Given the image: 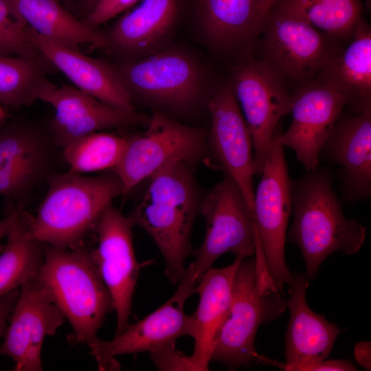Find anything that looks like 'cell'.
<instances>
[{
    "label": "cell",
    "instance_id": "obj_1",
    "mask_svg": "<svg viewBox=\"0 0 371 371\" xmlns=\"http://www.w3.org/2000/svg\"><path fill=\"white\" fill-rule=\"evenodd\" d=\"M191 169L184 162L161 168L147 179L142 198L128 215L134 226L153 240L173 285L182 278L185 261L192 253L191 233L201 201Z\"/></svg>",
    "mask_w": 371,
    "mask_h": 371
},
{
    "label": "cell",
    "instance_id": "obj_2",
    "mask_svg": "<svg viewBox=\"0 0 371 371\" xmlns=\"http://www.w3.org/2000/svg\"><path fill=\"white\" fill-rule=\"evenodd\" d=\"M291 187L293 221L286 240L300 249L310 281L330 254H357L365 243L366 228L345 216L328 170H309L291 181Z\"/></svg>",
    "mask_w": 371,
    "mask_h": 371
},
{
    "label": "cell",
    "instance_id": "obj_3",
    "mask_svg": "<svg viewBox=\"0 0 371 371\" xmlns=\"http://www.w3.org/2000/svg\"><path fill=\"white\" fill-rule=\"evenodd\" d=\"M48 190L34 217L29 236L58 249L87 243L100 216L113 200L124 194L122 184L110 170L98 176L67 171L52 173Z\"/></svg>",
    "mask_w": 371,
    "mask_h": 371
},
{
    "label": "cell",
    "instance_id": "obj_4",
    "mask_svg": "<svg viewBox=\"0 0 371 371\" xmlns=\"http://www.w3.org/2000/svg\"><path fill=\"white\" fill-rule=\"evenodd\" d=\"M252 257V256H251ZM243 259L234 278L228 313L214 341L211 361L229 370L260 363L255 348L259 327L278 318L287 308L284 295L270 276L260 238L254 256Z\"/></svg>",
    "mask_w": 371,
    "mask_h": 371
},
{
    "label": "cell",
    "instance_id": "obj_5",
    "mask_svg": "<svg viewBox=\"0 0 371 371\" xmlns=\"http://www.w3.org/2000/svg\"><path fill=\"white\" fill-rule=\"evenodd\" d=\"M42 244L45 260L38 276L69 320L74 341L90 347L106 315L114 311L92 247L87 243L65 249Z\"/></svg>",
    "mask_w": 371,
    "mask_h": 371
},
{
    "label": "cell",
    "instance_id": "obj_6",
    "mask_svg": "<svg viewBox=\"0 0 371 371\" xmlns=\"http://www.w3.org/2000/svg\"><path fill=\"white\" fill-rule=\"evenodd\" d=\"M132 100L170 112L195 106L205 93L206 74L190 54L165 47L142 57L113 65Z\"/></svg>",
    "mask_w": 371,
    "mask_h": 371
},
{
    "label": "cell",
    "instance_id": "obj_7",
    "mask_svg": "<svg viewBox=\"0 0 371 371\" xmlns=\"http://www.w3.org/2000/svg\"><path fill=\"white\" fill-rule=\"evenodd\" d=\"M339 42L302 19L271 8L254 51L259 50L258 59L286 85L302 86L313 81L344 49Z\"/></svg>",
    "mask_w": 371,
    "mask_h": 371
},
{
    "label": "cell",
    "instance_id": "obj_8",
    "mask_svg": "<svg viewBox=\"0 0 371 371\" xmlns=\"http://www.w3.org/2000/svg\"><path fill=\"white\" fill-rule=\"evenodd\" d=\"M199 213L205 221V234L188 265L196 284L221 255L233 253L245 259L254 256L256 249L252 211L239 186L227 173L205 194Z\"/></svg>",
    "mask_w": 371,
    "mask_h": 371
},
{
    "label": "cell",
    "instance_id": "obj_9",
    "mask_svg": "<svg viewBox=\"0 0 371 371\" xmlns=\"http://www.w3.org/2000/svg\"><path fill=\"white\" fill-rule=\"evenodd\" d=\"M207 131L182 124L160 112H153L144 132L128 137L123 155L112 169L124 194L161 168L175 162L191 166L207 153Z\"/></svg>",
    "mask_w": 371,
    "mask_h": 371
},
{
    "label": "cell",
    "instance_id": "obj_10",
    "mask_svg": "<svg viewBox=\"0 0 371 371\" xmlns=\"http://www.w3.org/2000/svg\"><path fill=\"white\" fill-rule=\"evenodd\" d=\"M260 176L254 190V225L267 271L284 295V286L292 287L294 276L284 256L286 227L292 213V187L282 145L270 143Z\"/></svg>",
    "mask_w": 371,
    "mask_h": 371
},
{
    "label": "cell",
    "instance_id": "obj_11",
    "mask_svg": "<svg viewBox=\"0 0 371 371\" xmlns=\"http://www.w3.org/2000/svg\"><path fill=\"white\" fill-rule=\"evenodd\" d=\"M228 82L251 134L254 174L260 176L278 124L290 113L291 94L286 85L253 55L231 68Z\"/></svg>",
    "mask_w": 371,
    "mask_h": 371
},
{
    "label": "cell",
    "instance_id": "obj_12",
    "mask_svg": "<svg viewBox=\"0 0 371 371\" xmlns=\"http://www.w3.org/2000/svg\"><path fill=\"white\" fill-rule=\"evenodd\" d=\"M196 283L187 267L172 296L155 311L128 326L109 341L98 339L90 347L91 355L102 370L112 365L118 355L155 352L175 346L183 336L193 337V316L186 315L184 306L195 293Z\"/></svg>",
    "mask_w": 371,
    "mask_h": 371
},
{
    "label": "cell",
    "instance_id": "obj_13",
    "mask_svg": "<svg viewBox=\"0 0 371 371\" xmlns=\"http://www.w3.org/2000/svg\"><path fill=\"white\" fill-rule=\"evenodd\" d=\"M66 317L38 276L20 287L0 346V355L10 357L15 371L43 370L44 339L54 335Z\"/></svg>",
    "mask_w": 371,
    "mask_h": 371
},
{
    "label": "cell",
    "instance_id": "obj_14",
    "mask_svg": "<svg viewBox=\"0 0 371 371\" xmlns=\"http://www.w3.org/2000/svg\"><path fill=\"white\" fill-rule=\"evenodd\" d=\"M291 96V123L283 133L276 131L271 143L291 148L306 170H313L348 102L337 90L316 80L299 87Z\"/></svg>",
    "mask_w": 371,
    "mask_h": 371
},
{
    "label": "cell",
    "instance_id": "obj_15",
    "mask_svg": "<svg viewBox=\"0 0 371 371\" xmlns=\"http://www.w3.org/2000/svg\"><path fill=\"white\" fill-rule=\"evenodd\" d=\"M133 226L129 217L111 203L102 212L94 231L97 246L92 248L93 256L112 297L117 316L115 335L128 324L141 266L133 248Z\"/></svg>",
    "mask_w": 371,
    "mask_h": 371
},
{
    "label": "cell",
    "instance_id": "obj_16",
    "mask_svg": "<svg viewBox=\"0 0 371 371\" xmlns=\"http://www.w3.org/2000/svg\"><path fill=\"white\" fill-rule=\"evenodd\" d=\"M210 128L207 132V153L224 173L239 186L253 213L254 149L251 134L228 81L210 97Z\"/></svg>",
    "mask_w": 371,
    "mask_h": 371
},
{
    "label": "cell",
    "instance_id": "obj_17",
    "mask_svg": "<svg viewBox=\"0 0 371 371\" xmlns=\"http://www.w3.org/2000/svg\"><path fill=\"white\" fill-rule=\"evenodd\" d=\"M54 144L35 126L12 121L0 130V196L23 211L25 201L52 173Z\"/></svg>",
    "mask_w": 371,
    "mask_h": 371
},
{
    "label": "cell",
    "instance_id": "obj_18",
    "mask_svg": "<svg viewBox=\"0 0 371 371\" xmlns=\"http://www.w3.org/2000/svg\"><path fill=\"white\" fill-rule=\"evenodd\" d=\"M39 100L55 111L52 137L58 147L82 136L112 128L147 124L149 117L134 111L119 109L100 101L75 87H58L51 82Z\"/></svg>",
    "mask_w": 371,
    "mask_h": 371
},
{
    "label": "cell",
    "instance_id": "obj_19",
    "mask_svg": "<svg viewBox=\"0 0 371 371\" xmlns=\"http://www.w3.org/2000/svg\"><path fill=\"white\" fill-rule=\"evenodd\" d=\"M207 46L223 55H253L268 13L262 0H192Z\"/></svg>",
    "mask_w": 371,
    "mask_h": 371
},
{
    "label": "cell",
    "instance_id": "obj_20",
    "mask_svg": "<svg viewBox=\"0 0 371 371\" xmlns=\"http://www.w3.org/2000/svg\"><path fill=\"white\" fill-rule=\"evenodd\" d=\"M340 166L343 199L349 203L371 195V109L342 115L336 122L320 156Z\"/></svg>",
    "mask_w": 371,
    "mask_h": 371
},
{
    "label": "cell",
    "instance_id": "obj_21",
    "mask_svg": "<svg viewBox=\"0 0 371 371\" xmlns=\"http://www.w3.org/2000/svg\"><path fill=\"white\" fill-rule=\"evenodd\" d=\"M293 276V284L288 289L289 297L285 299L290 311L285 336L286 362L275 361L274 366L286 371H304L328 357L343 329L309 307L306 299L308 280L299 272Z\"/></svg>",
    "mask_w": 371,
    "mask_h": 371
},
{
    "label": "cell",
    "instance_id": "obj_22",
    "mask_svg": "<svg viewBox=\"0 0 371 371\" xmlns=\"http://www.w3.org/2000/svg\"><path fill=\"white\" fill-rule=\"evenodd\" d=\"M182 0H142L111 26L107 48L126 59L151 54L166 47L179 21Z\"/></svg>",
    "mask_w": 371,
    "mask_h": 371
},
{
    "label": "cell",
    "instance_id": "obj_23",
    "mask_svg": "<svg viewBox=\"0 0 371 371\" xmlns=\"http://www.w3.org/2000/svg\"><path fill=\"white\" fill-rule=\"evenodd\" d=\"M27 34L47 62L60 71L75 87L111 106L135 110L133 100L113 65L47 39L29 27Z\"/></svg>",
    "mask_w": 371,
    "mask_h": 371
},
{
    "label": "cell",
    "instance_id": "obj_24",
    "mask_svg": "<svg viewBox=\"0 0 371 371\" xmlns=\"http://www.w3.org/2000/svg\"><path fill=\"white\" fill-rule=\"evenodd\" d=\"M243 258L236 256L230 265L212 267L199 279L195 293L199 302L194 319V350L190 356L196 371H207L213 344L229 308L234 278Z\"/></svg>",
    "mask_w": 371,
    "mask_h": 371
},
{
    "label": "cell",
    "instance_id": "obj_25",
    "mask_svg": "<svg viewBox=\"0 0 371 371\" xmlns=\"http://www.w3.org/2000/svg\"><path fill=\"white\" fill-rule=\"evenodd\" d=\"M350 45L328 63L314 80L342 93L352 113L371 109V29L361 18Z\"/></svg>",
    "mask_w": 371,
    "mask_h": 371
},
{
    "label": "cell",
    "instance_id": "obj_26",
    "mask_svg": "<svg viewBox=\"0 0 371 371\" xmlns=\"http://www.w3.org/2000/svg\"><path fill=\"white\" fill-rule=\"evenodd\" d=\"M23 21L40 36L78 49L82 45L107 48L106 36L80 21L57 0H9Z\"/></svg>",
    "mask_w": 371,
    "mask_h": 371
},
{
    "label": "cell",
    "instance_id": "obj_27",
    "mask_svg": "<svg viewBox=\"0 0 371 371\" xmlns=\"http://www.w3.org/2000/svg\"><path fill=\"white\" fill-rule=\"evenodd\" d=\"M30 214L19 211L0 253V297L38 276L44 264L42 243L29 236Z\"/></svg>",
    "mask_w": 371,
    "mask_h": 371
},
{
    "label": "cell",
    "instance_id": "obj_28",
    "mask_svg": "<svg viewBox=\"0 0 371 371\" xmlns=\"http://www.w3.org/2000/svg\"><path fill=\"white\" fill-rule=\"evenodd\" d=\"M271 8L302 19L339 41L352 38L363 12L359 0H278Z\"/></svg>",
    "mask_w": 371,
    "mask_h": 371
},
{
    "label": "cell",
    "instance_id": "obj_29",
    "mask_svg": "<svg viewBox=\"0 0 371 371\" xmlns=\"http://www.w3.org/2000/svg\"><path fill=\"white\" fill-rule=\"evenodd\" d=\"M46 64L19 56H0V104L17 109L39 100L50 82Z\"/></svg>",
    "mask_w": 371,
    "mask_h": 371
},
{
    "label": "cell",
    "instance_id": "obj_30",
    "mask_svg": "<svg viewBox=\"0 0 371 371\" xmlns=\"http://www.w3.org/2000/svg\"><path fill=\"white\" fill-rule=\"evenodd\" d=\"M127 141L128 137L100 131L76 138L60 148L69 170L83 174L113 169Z\"/></svg>",
    "mask_w": 371,
    "mask_h": 371
},
{
    "label": "cell",
    "instance_id": "obj_31",
    "mask_svg": "<svg viewBox=\"0 0 371 371\" xmlns=\"http://www.w3.org/2000/svg\"><path fill=\"white\" fill-rule=\"evenodd\" d=\"M0 56L48 63L31 41L27 25L9 0H0Z\"/></svg>",
    "mask_w": 371,
    "mask_h": 371
},
{
    "label": "cell",
    "instance_id": "obj_32",
    "mask_svg": "<svg viewBox=\"0 0 371 371\" xmlns=\"http://www.w3.org/2000/svg\"><path fill=\"white\" fill-rule=\"evenodd\" d=\"M139 0H98L84 20L95 28L132 7Z\"/></svg>",
    "mask_w": 371,
    "mask_h": 371
},
{
    "label": "cell",
    "instance_id": "obj_33",
    "mask_svg": "<svg viewBox=\"0 0 371 371\" xmlns=\"http://www.w3.org/2000/svg\"><path fill=\"white\" fill-rule=\"evenodd\" d=\"M150 358L159 370H192L196 371L190 357L169 346L150 352Z\"/></svg>",
    "mask_w": 371,
    "mask_h": 371
},
{
    "label": "cell",
    "instance_id": "obj_34",
    "mask_svg": "<svg viewBox=\"0 0 371 371\" xmlns=\"http://www.w3.org/2000/svg\"><path fill=\"white\" fill-rule=\"evenodd\" d=\"M20 290L16 289L0 297V338L3 337L8 319L16 303Z\"/></svg>",
    "mask_w": 371,
    "mask_h": 371
},
{
    "label": "cell",
    "instance_id": "obj_35",
    "mask_svg": "<svg viewBox=\"0 0 371 371\" xmlns=\"http://www.w3.org/2000/svg\"><path fill=\"white\" fill-rule=\"evenodd\" d=\"M356 366L346 359H325L306 367L304 371H354Z\"/></svg>",
    "mask_w": 371,
    "mask_h": 371
},
{
    "label": "cell",
    "instance_id": "obj_36",
    "mask_svg": "<svg viewBox=\"0 0 371 371\" xmlns=\"http://www.w3.org/2000/svg\"><path fill=\"white\" fill-rule=\"evenodd\" d=\"M370 342L368 341L358 342L355 347V357L356 361L361 366L368 370H370Z\"/></svg>",
    "mask_w": 371,
    "mask_h": 371
},
{
    "label": "cell",
    "instance_id": "obj_37",
    "mask_svg": "<svg viewBox=\"0 0 371 371\" xmlns=\"http://www.w3.org/2000/svg\"><path fill=\"white\" fill-rule=\"evenodd\" d=\"M19 211L16 207H14L8 213L5 218L0 220V253L4 247V243H2V240L6 237Z\"/></svg>",
    "mask_w": 371,
    "mask_h": 371
},
{
    "label": "cell",
    "instance_id": "obj_38",
    "mask_svg": "<svg viewBox=\"0 0 371 371\" xmlns=\"http://www.w3.org/2000/svg\"><path fill=\"white\" fill-rule=\"evenodd\" d=\"M98 0H79V9L87 16Z\"/></svg>",
    "mask_w": 371,
    "mask_h": 371
},
{
    "label": "cell",
    "instance_id": "obj_39",
    "mask_svg": "<svg viewBox=\"0 0 371 371\" xmlns=\"http://www.w3.org/2000/svg\"><path fill=\"white\" fill-rule=\"evenodd\" d=\"M264 9L267 13H269L271 8L278 0H262Z\"/></svg>",
    "mask_w": 371,
    "mask_h": 371
},
{
    "label": "cell",
    "instance_id": "obj_40",
    "mask_svg": "<svg viewBox=\"0 0 371 371\" xmlns=\"http://www.w3.org/2000/svg\"><path fill=\"white\" fill-rule=\"evenodd\" d=\"M8 117V113L3 108V105L0 104V122H6Z\"/></svg>",
    "mask_w": 371,
    "mask_h": 371
},
{
    "label": "cell",
    "instance_id": "obj_41",
    "mask_svg": "<svg viewBox=\"0 0 371 371\" xmlns=\"http://www.w3.org/2000/svg\"><path fill=\"white\" fill-rule=\"evenodd\" d=\"M5 123V122H0V130L1 128H2V126H3V124Z\"/></svg>",
    "mask_w": 371,
    "mask_h": 371
},
{
    "label": "cell",
    "instance_id": "obj_42",
    "mask_svg": "<svg viewBox=\"0 0 371 371\" xmlns=\"http://www.w3.org/2000/svg\"><path fill=\"white\" fill-rule=\"evenodd\" d=\"M57 1H62V0H57Z\"/></svg>",
    "mask_w": 371,
    "mask_h": 371
}]
</instances>
